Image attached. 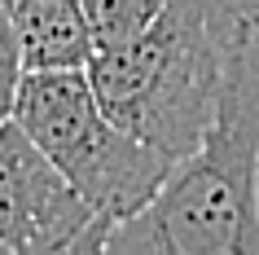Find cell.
Here are the masks:
<instances>
[{"label":"cell","instance_id":"cell-2","mask_svg":"<svg viewBox=\"0 0 259 255\" xmlns=\"http://www.w3.org/2000/svg\"><path fill=\"white\" fill-rule=\"evenodd\" d=\"M119 255H259V27L233 53L202 141L163 189L110 229Z\"/></svg>","mask_w":259,"mask_h":255},{"label":"cell","instance_id":"cell-9","mask_svg":"<svg viewBox=\"0 0 259 255\" xmlns=\"http://www.w3.org/2000/svg\"><path fill=\"white\" fill-rule=\"evenodd\" d=\"M0 255H5V246H0Z\"/></svg>","mask_w":259,"mask_h":255},{"label":"cell","instance_id":"cell-4","mask_svg":"<svg viewBox=\"0 0 259 255\" xmlns=\"http://www.w3.org/2000/svg\"><path fill=\"white\" fill-rule=\"evenodd\" d=\"M110 225L57 163L14 123H0V246L5 255H97Z\"/></svg>","mask_w":259,"mask_h":255},{"label":"cell","instance_id":"cell-6","mask_svg":"<svg viewBox=\"0 0 259 255\" xmlns=\"http://www.w3.org/2000/svg\"><path fill=\"white\" fill-rule=\"evenodd\" d=\"M167 0H83V18L93 31V53L106 44L127 40L132 31H141Z\"/></svg>","mask_w":259,"mask_h":255},{"label":"cell","instance_id":"cell-8","mask_svg":"<svg viewBox=\"0 0 259 255\" xmlns=\"http://www.w3.org/2000/svg\"><path fill=\"white\" fill-rule=\"evenodd\" d=\"M9 106H14V88H0V123L9 119Z\"/></svg>","mask_w":259,"mask_h":255},{"label":"cell","instance_id":"cell-7","mask_svg":"<svg viewBox=\"0 0 259 255\" xmlns=\"http://www.w3.org/2000/svg\"><path fill=\"white\" fill-rule=\"evenodd\" d=\"M22 75V53H18V31L9 18V5L0 0V88H14Z\"/></svg>","mask_w":259,"mask_h":255},{"label":"cell","instance_id":"cell-5","mask_svg":"<svg viewBox=\"0 0 259 255\" xmlns=\"http://www.w3.org/2000/svg\"><path fill=\"white\" fill-rule=\"evenodd\" d=\"M18 31L22 70H66L88 66L93 31L83 18V0H5Z\"/></svg>","mask_w":259,"mask_h":255},{"label":"cell","instance_id":"cell-3","mask_svg":"<svg viewBox=\"0 0 259 255\" xmlns=\"http://www.w3.org/2000/svg\"><path fill=\"white\" fill-rule=\"evenodd\" d=\"M14 123L57 163V172L79 189L110 229L137 215L163 189L171 163L163 150L123 132L97 106L83 66L22 70L14 84Z\"/></svg>","mask_w":259,"mask_h":255},{"label":"cell","instance_id":"cell-1","mask_svg":"<svg viewBox=\"0 0 259 255\" xmlns=\"http://www.w3.org/2000/svg\"><path fill=\"white\" fill-rule=\"evenodd\" d=\"M259 27V0H167L163 9L88 57L97 106L137 141L185 159L220 106L224 75Z\"/></svg>","mask_w":259,"mask_h":255}]
</instances>
